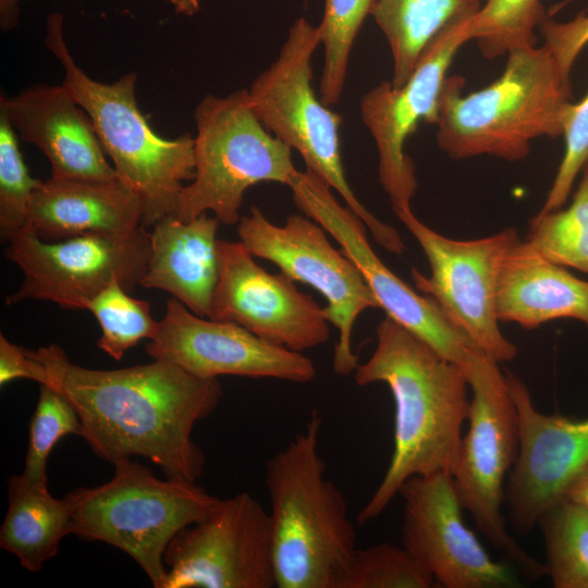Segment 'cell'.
Masks as SVG:
<instances>
[{"mask_svg": "<svg viewBox=\"0 0 588 588\" xmlns=\"http://www.w3.org/2000/svg\"><path fill=\"white\" fill-rule=\"evenodd\" d=\"M376 0H324L318 25L323 48V68L319 97L328 106L336 105L343 94L351 51L359 29L371 14Z\"/></svg>", "mask_w": 588, "mask_h": 588, "instance_id": "obj_29", "label": "cell"}, {"mask_svg": "<svg viewBox=\"0 0 588 588\" xmlns=\"http://www.w3.org/2000/svg\"><path fill=\"white\" fill-rule=\"evenodd\" d=\"M404 501L402 546L445 588H515V567L495 561L466 526L452 475L413 476Z\"/></svg>", "mask_w": 588, "mask_h": 588, "instance_id": "obj_16", "label": "cell"}, {"mask_svg": "<svg viewBox=\"0 0 588 588\" xmlns=\"http://www.w3.org/2000/svg\"><path fill=\"white\" fill-rule=\"evenodd\" d=\"M471 17L445 27L425 49L402 86L382 81L360 99V119L375 142L379 181L392 209L411 208L418 183L405 144L421 122L436 125L448 71L457 51L469 41L467 24Z\"/></svg>", "mask_w": 588, "mask_h": 588, "instance_id": "obj_15", "label": "cell"}, {"mask_svg": "<svg viewBox=\"0 0 588 588\" xmlns=\"http://www.w3.org/2000/svg\"><path fill=\"white\" fill-rule=\"evenodd\" d=\"M8 495L0 548L13 554L22 567L39 572L71 534L70 504L65 497L54 498L48 482L30 481L22 474L9 478Z\"/></svg>", "mask_w": 588, "mask_h": 588, "instance_id": "obj_24", "label": "cell"}, {"mask_svg": "<svg viewBox=\"0 0 588 588\" xmlns=\"http://www.w3.org/2000/svg\"><path fill=\"white\" fill-rule=\"evenodd\" d=\"M543 45L556 61L562 73L569 78L572 69L588 45V13L580 12L565 22L548 17L540 27Z\"/></svg>", "mask_w": 588, "mask_h": 588, "instance_id": "obj_35", "label": "cell"}, {"mask_svg": "<svg viewBox=\"0 0 588 588\" xmlns=\"http://www.w3.org/2000/svg\"><path fill=\"white\" fill-rule=\"evenodd\" d=\"M21 0H0V27L9 32L16 27L20 20Z\"/></svg>", "mask_w": 588, "mask_h": 588, "instance_id": "obj_38", "label": "cell"}, {"mask_svg": "<svg viewBox=\"0 0 588 588\" xmlns=\"http://www.w3.org/2000/svg\"><path fill=\"white\" fill-rule=\"evenodd\" d=\"M480 5V0H376L370 15L392 56V86L408 79L425 49L445 27L474 16Z\"/></svg>", "mask_w": 588, "mask_h": 588, "instance_id": "obj_25", "label": "cell"}, {"mask_svg": "<svg viewBox=\"0 0 588 588\" xmlns=\"http://www.w3.org/2000/svg\"><path fill=\"white\" fill-rule=\"evenodd\" d=\"M322 417L266 464L273 563L278 588H333L356 547V530L342 491L329 480L319 453Z\"/></svg>", "mask_w": 588, "mask_h": 588, "instance_id": "obj_4", "label": "cell"}, {"mask_svg": "<svg viewBox=\"0 0 588 588\" xmlns=\"http://www.w3.org/2000/svg\"><path fill=\"white\" fill-rule=\"evenodd\" d=\"M425 254L430 274L413 268L418 291L431 297L451 321L498 363L517 355V346L500 330L497 286L501 267L519 240L514 228L476 240H454L422 223L412 208L393 209Z\"/></svg>", "mask_w": 588, "mask_h": 588, "instance_id": "obj_10", "label": "cell"}, {"mask_svg": "<svg viewBox=\"0 0 588 588\" xmlns=\"http://www.w3.org/2000/svg\"><path fill=\"white\" fill-rule=\"evenodd\" d=\"M3 254L23 272L21 286L7 297L13 305L25 299L52 302L66 309H87L113 280L132 291L145 273L150 233L89 232L48 242L32 228L15 233Z\"/></svg>", "mask_w": 588, "mask_h": 588, "instance_id": "obj_11", "label": "cell"}, {"mask_svg": "<svg viewBox=\"0 0 588 588\" xmlns=\"http://www.w3.org/2000/svg\"><path fill=\"white\" fill-rule=\"evenodd\" d=\"M547 576L555 588H588V507L561 498L542 512Z\"/></svg>", "mask_w": 588, "mask_h": 588, "instance_id": "obj_26", "label": "cell"}, {"mask_svg": "<svg viewBox=\"0 0 588 588\" xmlns=\"http://www.w3.org/2000/svg\"><path fill=\"white\" fill-rule=\"evenodd\" d=\"M143 216L139 196L119 179L50 176L35 189L29 208L32 230L48 242L89 232H131L143 226Z\"/></svg>", "mask_w": 588, "mask_h": 588, "instance_id": "obj_22", "label": "cell"}, {"mask_svg": "<svg viewBox=\"0 0 588 588\" xmlns=\"http://www.w3.org/2000/svg\"><path fill=\"white\" fill-rule=\"evenodd\" d=\"M434 583L403 546L381 542L356 548L333 588H430Z\"/></svg>", "mask_w": 588, "mask_h": 588, "instance_id": "obj_31", "label": "cell"}, {"mask_svg": "<svg viewBox=\"0 0 588 588\" xmlns=\"http://www.w3.org/2000/svg\"><path fill=\"white\" fill-rule=\"evenodd\" d=\"M219 279L210 319L237 323L264 340L303 352L326 343L324 308L283 272L270 273L238 242L218 240Z\"/></svg>", "mask_w": 588, "mask_h": 588, "instance_id": "obj_17", "label": "cell"}, {"mask_svg": "<svg viewBox=\"0 0 588 588\" xmlns=\"http://www.w3.org/2000/svg\"><path fill=\"white\" fill-rule=\"evenodd\" d=\"M564 152L540 213L558 210L568 199L574 183L588 161V93L573 102L563 135Z\"/></svg>", "mask_w": 588, "mask_h": 588, "instance_id": "obj_34", "label": "cell"}, {"mask_svg": "<svg viewBox=\"0 0 588 588\" xmlns=\"http://www.w3.org/2000/svg\"><path fill=\"white\" fill-rule=\"evenodd\" d=\"M83 438L81 418L71 402L56 388L40 384L29 422L28 448L22 475L35 482H48L47 464L56 444L65 436Z\"/></svg>", "mask_w": 588, "mask_h": 588, "instance_id": "obj_33", "label": "cell"}, {"mask_svg": "<svg viewBox=\"0 0 588 588\" xmlns=\"http://www.w3.org/2000/svg\"><path fill=\"white\" fill-rule=\"evenodd\" d=\"M562 498H566L588 507V464L568 485Z\"/></svg>", "mask_w": 588, "mask_h": 588, "instance_id": "obj_37", "label": "cell"}, {"mask_svg": "<svg viewBox=\"0 0 588 588\" xmlns=\"http://www.w3.org/2000/svg\"><path fill=\"white\" fill-rule=\"evenodd\" d=\"M568 1H571V0H566V2H568Z\"/></svg>", "mask_w": 588, "mask_h": 588, "instance_id": "obj_40", "label": "cell"}, {"mask_svg": "<svg viewBox=\"0 0 588 588\" xmlns=\"http://www.w3.org/2000/svg\"><path fill=\"white\" fill-rule=\"evenodd\" d=\"M174 12L182 15L192 16L196 14L200 9L201 0H167Z\"/></svg>", "mask_w": 588, "mask_h": 588, "instance_id": "obj_39", "label": "cell"}, {"mask_svg": "<svg viewBox=\"0 0 588 588\" xmlns=\"http://www.w3.org/2000/svg\"><path fill=\"white\" fill-rule=\"evenodd\" d=\"M549 17L540 0H486L467 24V35L486 59L537 46L536 30Z\"/></svg>", "mask_w": 588, "mask_h": 588, "instance_id": "obj_28", "label": "cell"}, {"mask_svg": "<svg viewBox=\"0 0 588 588\" xmlns=\"http://www.w3.org/2000/svg\"><path fill=\"white\" fill-rule=\"evenodd\" d=\"M499 321L534 330L569 318L588 329V281L541 256L518 240L505 256L497 286Z\"/></svg>", "mask_w": 588, "mask_h": 588, "instance_id": "obj_23", "label": "cell"}, {"mask_svg": "<svg viewBox=\"0 0 588 588\" xmlns=\"http://www.w3.org/2000/svg\"><path fill=\"white\" fill-rule=\"evenodd\" d=\"M159 322L156 338L146 344L148 355L196 377L240 376L296 383L316 377L314 362L302 352L264 340L237 323L199 317L176 298L168 301Z\"/></svg>", "mask_w": 588, "mask_h": 588, "instance_id": "obj_18", "label": "cell"}, {"mask_svg": "<svg viewBox=\"0 0 588 588\" xmlns=\"http://www.w3.org/2000/svg\"><path fill=\"white\" fill-rule=\"evenodd\" d=\"M506 57L497 79L467 95L463 77H446L436 140L451 159L491 156L520 161L535 139L563 135L573 106L571 81L550 51L535 46Z\"/></svg>", "mask_w": 588, "mask_h": 588, "instance_id": "obj_3", "label": "cell"}, {"mask_svg": "<svg viewBox=\"0 0 588 588\" xmlns=\"http://www.w3.org/2000/svg\"><path fill=\"white\" fill-rule=\"evenodd\" d=\"M113 465L111 480L77 488L65 495L71 510V534L120 549L140 566L155 588H164V553L170 541L182 529L203 519L220 498L196 481L160 479L132 458Z\"/></svg>", "mask_w": 588, "mask_h": 588, "instance_id": "obj_6", "label": "cell"}, {"mask_svg": "<svg viewBox=\"0 0 588 588\" xmlns=\"http://www.w3.org/2000/svg\"><path fill=\"white\" fill-rule=\"evenodd\" d=\"M289 187L295 206L320 224L357 266L379 308L443 357L467 370L481 350L434 299L418 294L381 261L369 244L365 223L338 201L332 188L309 170H298Z\"/></svg>", "mask_w": 588, "mask_h": 588, "instance_id": "obj_14", "label": "cell"}, {"mask_svg": "<svg viewBox=\"0 0 588 588\" xmlns=\"http://www.w3.org/2000/svg\"><path fill=\"white\" fill-rule=\"evenodd\" d=\"M376 335V348L358 365L354 380L360 387L384 383L390 389L393 453L380 483L357 515L358 525L379 517L411 477L437 471L452 475L470 402L462 366L388 316Z\"/></svg>", "mask_w": 588, "mask_h": 588, "instance_id": "obj_2", "label": "cell"}, {"mask_svg": "<svg viewBox=\"0 0 588 588\" xmlns=\"http://www.w3.org/2000/svg\"><path fill=\"white\" fill-rule=\"evenodd\" d=\"M194 179L181 191L174 217L191 221L208 211L237 224L245 192L262 182L289 186L298 172L292 149L255 114L247 89L206 95L194 110Z\"/></svg>", "mask_w": 588, "mask_h": 588, "instance_id": "obj_8", "label": "cell"}, {"mask_svg": "<svg viewBox=\"0 0 588 588\" xmlns=\"http://www.w3.org/2000/svg\"><path fill=\"white\" fill-rule=\"evenodd\" d=\"M21 378L36 381L39 385L51 383L47 367L30 350L19 346L0 334V384L3 387Z\"/></svg>", "mask_w": 588, "mask_h": 588, "instance_id": "obj_36", "label": "cell"}, {"mask_svg": "<svg viewBox=\"0 0 588 588\" xmlns=\"http://www.w3.org/2000/svg\"><path fill=\"white\" fill-rule=\"evenodd\" d=\"M499 363L481 353L467 371L471 390L452 479L464 510L493 549L528 579L547 575L544 562L524 550L509 532L502 514L505 481L518 453L515 403Z\"/></svg>", "mask_w": 588, "mask_h": 588, "instance_id": "obj_9", "label": "cell"}, {"mask_svg": "<svg viewBox=\"0 0 588 588\" xmlns=\"http://www.w3.org/2000/svg\"><path fill=\"white\" fill-rule=\"evenodd\" d=\"M217 217L191 221L167 216L150 232V255L139 285L173 295L192 313L210 318L219 279Z\"/></svg>", "mask_w": 588, "mask_h": 588, "instance_id": "obj_21", "label": "cell"}, {"mask_svg": "<svg viewBox=\"0 0 588 588\" xmlns=\"http://www.w3.org/2000/svg\"><path fill=\"white\" fill-rule=\"evenodd\" d=\"M572 203L529 222L525 238L546 259L588 273V161Z\"/></svg>", "mask_w": 588, "mask_h": 588, "instance_id": "obj_27", "label": "cell"}, {"mask_svg": "<svg viewBox=\"0 0 588 588\" xmlns=\"http://www.w3.org/2000/svg\"><path fill=\"white\" fill-rule=\"evenodd\" d=\"M319 46L318 25L304 16L295 20L277 59L247 89L253 110L272 135L298 152L306 170L338 192L380 246L402 254L405 246L396 229L368 211L347 182L340 143L343 119L313 87L311 61Z\"/></svg>", "mask_w": 588, "mask_h": 588, "instance_id": "obj_7", "label": "cell"}, {"mask_svg": "<svg viewBox=\"0 0 588 588\" xmlns=\"http://www.w3.org/2000/svg\"><path fill=\"white\" fill-rule=\"evenodd\" d=\"M30 353L47 367L50 387L77 412L83 439L100 458L114 464L142 456L166 477L196 481L206 457L192 439L195 425L222 397L218 379H204L159 359L114 370L89 369L51 344Z\"/></svg>", "mask_w": 588, "mask_h": 588, "instance_id": "obj_1", "label": "cell"}, {"mask_svg": "<svg viewBox=\"0 0 588 588\" xmlns=\"http://www.w3.org/2000/svg\"><path fill=\"white\" fill-rule=\"evenodd\" d=\"M19 135L7 106L0 98V236L8 242L30 226L29 208L35 189L42 182L33 177L20 150Z\"/></svg>", "mask_w": 588, "mask_h": 588, "instance_id": "obj_32", "label": "cell"}, {"mask_svg": "<svg viewBox=\"0 0 588 588\" xmlns=\"http://www.w3.org/2000/svg\"><path fill=\"white\" fill-rule=\"evenodd\" d=\"M164 588L277 587L269 512L248 492L220 499L170 541Z\"/></svg>", "mask_w": 588, "mask_h": 588, "instance_id": "obj_13", "label": "cell"}, {"mask_svg": "<svg viewBox=\"0 0 588 588\" xmlns=\"http://www.w3.org/2000/svg\"><path fill=\"white\" fill-rule=\"evenodd\" d=\"M19 137L36 146L63 180L114 181L88 113L63 84H36L13 97L1 94Z\"/></svg>", "mask_w": 588, "mask_h": 588, "instance_id": "obj_20", "label": "cell"}, {"mask_svg": "<svg viewBox=\"0 0 588 588\" xmlns=\"http://www.w3.org/2000/svg\"><path fill=\"white\" fill-rule=\"evenodd\" d=\"M87 310L101 329L97 346L115 360L142 340L155 339L159 331L160 322L151 317L149 302L130 296L118 280L98 293Z\"/></svg>", "mask_w": 588, "mask_h": 588, "instance_id": "obj_30", "label": "cell"}, {"mask_svg": "<svg viewBox=\"0 0 588 588\" xmlns=\"http://www.w3.org/2000/svg\"><path fill=\"white\" fill-rule=\"evenodd\" d=\"M326 233L305 215H290L284 225H275L258 207L237 223L240 242L254 257L274 264L293 281L323 295L328 321L339 332L333 371L348 376L359 365L351 343L354 324L362 313L379 304L357 266L332 246Z\"/></svg>", "mask_w": 588, "mask_h": 588, "instance_id": "obj_12", "label": "cell"}, {"mask_svg": "<svg viewBox=\"0 0 588 588\" xmlns=\"http://www.w3.org/2000/svg\"><path fill=\"white\" fill-rule=\"evenodd\" d=\"M63 23L59 12L47 16L45 46L63 69L62 83L90 117L118 179L139 196L142 225L154 226L174 215L184 183L194 179V136L169 139L154 132L137 105V73L113 83L89 77L71 54Z\"/></svg>", "mask_w": 588, "mask_h": 588, "instance_id": "obj_5", "label": "cell"}, {"mask_svg": "<svg viewBox=\"0 0 588 588\" xmlns=\"http://www.w3.org/2000/svg\"><path fill=\"white\" fill-rule=\"evenodd\" d=\"M505 378L516 407L519 443L504 502L513 531L526 536L588 464V417L542 414L518 377L507 371Z\"/></svg>", "mask_w": 588, "mask_h": 588, "instance_id": "obj_19", "label": "cell"}]
</instances>
